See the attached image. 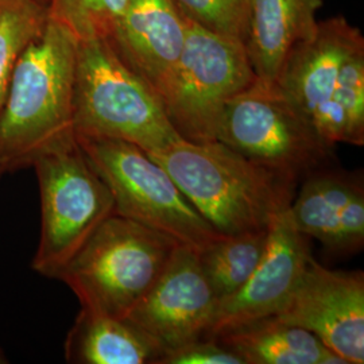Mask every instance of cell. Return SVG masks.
Instances as JSON below:
<instances>
[{
	"label": "cell",
	"instance_id": "277c9868",
	"mask_svg": "<svg viewBox=\"0 0 364 364\" xmlns=\"http://www.w3.org/2000/svg\"><path fill=\"white\" fill-rule=\"evenodd\" d=\"M181 245L168 235L112 213L57 279L81 308L124 318L165 270Z\"/></svg>",
	"mask_w": 364,
	"mask_h": 364
},
{
	"label": "cell",
	"instance_id": "d6986e66",
	"mask_svg": "<svg viewBox=\"0 0 364 364\" xmlns=\"http://www.w3.org/2000/svg\"><path fill=\"white\" fill-rule=\"evenodd\" d=\"M269 240V228L237 235H224L198 251L204 275L216 301L246 285L259 266Z\"/></svg>",
	"mask_w": 364,
	"mask_h": 364
},
{
	"label": "cell",
	"instance_id": "44dd1931",
	"mask_svg": "<svg viewBox=\"0 0 364 364\" xmlns=\"http://www.w3.org/2000/svg\"><path fill=\"white\" fill-rule=\"evenodd\" d=\"M129 0H50V14L77 39H108Z\"/></svg>",
	"mask_w": 364,
	"mask_h": 364
},
{
	"label": "cell",
	"instance_id": "4fadbf2b",
	"mask_svg": "<svg viewBox=\"0 0 364 364\" xmlns=\"http://www.w3.org/2000/svg\"><path fill=\"white\" fill-rule=\"evenodd\" d=\"M362 42L360 30L346 18L321 21L290 50L275 85L313 122L333 92L341 64Z\"/></svg>",
	"mask_w": 364,
	"mask_h": 364
},
{
	"label": "cell",
	"instance_id": "5bb4252c",
	"mask_svg": "<svg viewBox=\"0 0 364 364\" xmlns=\"http://www.w3.org/2000/svg\"><path fill=\"white\" fill-rule=\"evenodd\" d=\"M324 0H250L245 48L257 78L275 84L290 50L317 27Z\"/></svg>",
	"mask_w": 364,
	"mask_h": 364
},
{
	"label": "cell",
	"instance_id": "603a6c76",
	"mask_svg": "<svg viewBox=\"0 0 364 364\" xmlns=\"http://www.w3.org/2000/svg\"><path fill=\"white\" fill-rule=\"evenodd\" d=\"M156 364H245V360L219 340L203 338L164 352Z\"/></svg>",
	"mask_w": 364,
	"mask_h": 364
},
{
	"label": "cell",
	"instance_id": "2e32d148",
	"mask_svg": "<svg viewBox=\"0 0 364 364\" xmlns=\"http://www.w3.org/2000/svg\"><path fill=\"white\" fill-rule=\"evenodd\" d=\"M221 344L245 364H348L312 332L269 317L224 332Z\"/></svg>",
	"mask_w": 364,
	"mask_h": 364
},
{
	"label": "cell",
	"instance_id": "6da1fadb",
	"mask_svg": "<svg viewBox=\"0 0 364 364\" xmlns=\"http://www.w3.org/2000/svg\"><path fill=\"white\" fill-rule=\"evenodd\" d=\"M77 38L52 14L21 54L0 108V177L33 168L75 135Z\"/></svg>",
	"mask_w": 364,
	"mask_h": 364
},
{
	"label": "cell",
	"instance_id": "5b68a950",
	"mask_svg": "<svg viewBox=\"0 0 364 364\" xmlns=\"http://www.w3.org/2000/svg\"><path fill=\"white\" fill-rule=\"evenodd\" d=\"M33 168L38 180L41 235L31 267L57 279L97 227L115 213L114 197L76 134L39 156Z\"/></svg>",
	"mask_w": 364,
	"mask_h": 364
},
{
	"label": "cell",
	"instance_id": "7402d4cb",
	"mask_svg": "<svg viewBox=\"0 0 364 364\" xmlns=\"http://www.w3.org/2000/svg\"><path fill=\"white\" fill-rule=\"evenodd\" d=\"M185 13L210 31L245 43L250 0H176Z\"/></svg>",
	"mask_w": 364,
	"mask_h": 364
},
{
	"label": "cell",
	"instance_id": "ac0fdd59",
	"mask_svg": "<svg viewBox=\"0 0 364 364\" xmlns=\"http://www.w3.org/2000/svg\"><path fill=\"white\" fill-rule=\"evenodd\" d=\"M326 144H364V42L341 64L336 85L313 120Z\"/></svg>",
	"mask_w": 364,
	"mask_h": 364
},
{
	"label": "cell",
	"instance_id": "d4e9b609",
	"mask_svg": "<svg viewBox=\"0 0 364 364\" xmlns=\"http://www.w3.org/2000/svg\"><path fill=\"white\" fill-rule=\"evenodd\" d=\"M9 363V359L6 356V353L0 348V364Z\"/></svg>",
	"mask_w": 364,
	"mask_h": 364
},
{
	"label": "cell",
	"instance_id": "ffe728a7",
	"mask_svg": "<svg viewBox=\"0 0 364 364\" xmlns=\"http://www.w3.org/2000/svg\"><path fill=\"white\" fill-rule=\"evenodd\" d=\"M50 16V0H0V108L21 54Z\"/></svg>",
	"mask_w": 364,
	"mask_h": 364
},
{
	"label": "cell",
	"instance_id": "52a82bcc",
	"mask_svg": "<svg viewBox=\"0 0 364 364\" xmlns=\"http://www.w3.org/2000/svg\"><path fill=\"white\" fill-rule=\"evenodd\" d=\"M181 11L186 25L185 43L159 97L182 139L212 142L216 141L225 103L250 87L257 76L243 42L216 34Z\"/></svg>",
	"mask_w": 364,
	"mask_h": 364
},
{
	"label": "cell",
	"instance_id": "8fae6325",
	"mask_svg": "<svg viewBox=\"0 0 364 364\" xmlns=\"http://www.w3.org/2000/svg\"><path fill=\"white\" fill-rule=\"evenodd\" d=\"M308 239L296 228L289 208L277 215L269 225L267 248L259 266L245 287L216 301L207 338L281 312L312 258Z\"/></svg>",
	"mask_w": 364,
	"mask_h": 364
},
{
	"label": "cell",
	"instance_id": "30bf717a",
	"mask_svg": "<svg viewBox=\"0 0 364 364\" xmlns=\"http://www.w3.org/2000/svg\"><path fill=\"white\" fill-rule=\"evenodd\" d=\"M275 318L312 332L347 363H364L362 272H332L312 257Z\"/></svg>",
	"mask_w": 364,
	"mask_h": 364
},
{
	"label": "cell",
	"instance_id": "e0dca14e",
	"mask_svg": "<svg viewBox=\"0 0 364 364\" xmlns=\"http://www.w3.org/2000/svg\"><path fill=\"white\" fill-rule=\"evenodd\" d=\"M360 186L359 180L347 173L324 166L313 170L289 208L296 228L306 237H314L332 250L338 213Z\"/></svg>",
	"mask_w": 364,
	"mask_h": 364
},
{
	"label": "cell",
	"instance_id": "9c48e42d",
	"mask_svg": "<svg viewBox=\"0 0 364 364\" xmlns=\"http://www.w3.org/2000/svg\"><path fill=\"white\" fill-rule=\"evenodd\" d=\"M215 308L198 251L178 245L154 285L124 318L164 353L207 338Z\"/></svg>",
	"mask_w": 364,
	"mask_h": 364
},
{
	"label": "cell",
	"instance_id": "7c38bea8",
	"mask_svg": "<svg viewBox=\"0 0 364 364\" xmlns=\"http://www.w3.org/2000/svg\"><path fill=\"white\" fill-rule=\"evenodd\" d=\"M185 37L183 14L176 0H129L108 41L159 96L181 55Z\"/></svg>",
	"mask_w": 364,
	"mask_h": 364
},
{
	"label": "cell",
	"instance_id": "8992f818",
	"mask_svg": "<svg viewBox=\"0 0 364 364\" xmlns=\"http://www.w3.org/2000/svg\"><path fill=\"white\" fill-rule=\"evenodd\" d=\"M76 138L93 169L107 183L119 216L197 251L224 236L204 220L169 173L138 144L85 135Z\"/></svg>",
	"mask_w": 364,
	"mask_h": 364
},
{
	"label": "cell",
	"instance_id": "ba28073f",
	"mask_svg": "<svg viewBox=\"0 0 364 364\" xmlns=\"http://www.w3.org/2000/svg\"><path fill=\"white\" fill-rule=\"evenodd\" d=\"M215 139L297 182L326 166L333 150L275 84L258 78L225 103Z\"/></svg>",
	"mask_w": 364,
	"mask_h": 364
},
{
	"label": "cell",
	"instance_id": "cb8c5ba5",
	"mask_svg": "<svg viewBox=\"0 0 364 364\" xmlns=\"http://www.w3.org/2000/svg\"><path fill=\"white\" fill-rule=\"evenodd\" d=\"M364 193L363 188L356 189L338 213V228L331 251L351 252L363 246Z\"/></svg>",
	"mask_w": 364,
	"mask_h": 364
},
{
	"label": "cell",
	"instance_id": "3957f363",
	"mask_svg": "<svg viewBox=\"0 0 364 364\" xmlns=\"http://www.w3.org/2000/svg\"><path fill=\"white\" fill-rule=\"evenodd\" d=\"M73 129L138 144L149 154L182 139L158 93L105 38L77 39Z\"/></svg>",
	"mask_w": 364,
	"mask_h": 364
},
{
	"label": "cell",
	"instance_id": "9a60e30c",
	"mask_svg": "<svg viewBox=\"0 0 364 364\" xmlns=\"http://www.w3.org/2000/svg\"><path fill=\"white\" fill-rule=\"evenodd\" d=\"M162 351L126 318L81 308L68 332L65 359L73 364H156Z\"/></svg>",
	"mask_w": 364,
	"mask_h": 364
},
{
	"label": "cell",
	"instance_id": "7a4b0ae2",
	"mask_svg": "<svg viewBox=\"0 0 364 364\" xmlns=\"http://www.w3.org/2000/svg\"><path fill=\"white\" fill-rule=\"evenodd\" d=\"M149 156L221 235L267 230L296 197L297 181L218 141L196 144L181 139Z\"/></svg>",
	"mask_w": 364,
	"mask_h": 364
}]
</instances>
